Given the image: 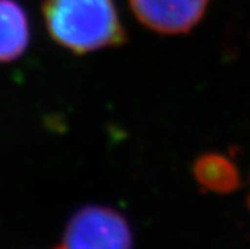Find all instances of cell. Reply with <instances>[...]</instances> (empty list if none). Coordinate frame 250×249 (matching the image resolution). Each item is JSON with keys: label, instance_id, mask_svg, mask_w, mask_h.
Here are the masks:
<instances>
[{"label": "cell", "instance_id": "1", "mask_svg": "<svg viewBox=\"0 0 250 249\" xmlns=\"http://www.w3.org/2000/svg\"><path fill=\"white\" fill-rule=\"evenodd\" d=\"M42 17L51 39L78 56L126 41L114 0H43Z\"/></svg>", "mask_w": 250, "mask_h": 249}, {"label": "cell", "instance_id": "2", "mask_svg": "<svg viewBox=\"0 0 250 249\" xmlns=\"http://www.w3.org/2000/svg\"><path fill=\"white\" fill-rule=\"evenodd\" d=\"M59 249H130V231L116 212L87 207L72 218Z\"/></svg>", "mask_w": 250, "mask_h": 249}, {"label": "cell", "instance_id": "3", "mask_svg": "<svg viewBox=\"0 0 250 249\" xmlns=\"http://www.w3.org/2000/svg\"><path fill=\"white\" fill-rule=\"evenodd\" d=\"M143 24L159 33H183L201 20L208 0H129Z\"/></svg>", "mask_w": 250, "mask_h": 249}, {"label": "cell", "instance_id": "4", "mask_svg": "<svg viewBox=\"0 0 250 249\" xmlns=\"http://www.w3.org/2000/svg\"><path fill=\"white\" fill-rule=\"evenodd\" d=\"M29 14L18 0H0V63H11L30 45Z\"/></svg>", "mask_w": 250, "mask_h": 249}, {"label": "cell", "instance_id": "5", "mask_svg": "<svg viewBox=\"0 0 250 249\" xmlns=\"http://www.w3.org/2000/svg\"><path fill=\"white\" fill-rule=\"evenodd\" d=\"M195 173L201 183L216 191H229L237 183V171L234 165L223 156H202L195 165Z\"/></svg>", "mask_w": 250, "mask_h": 249}]
</instances>
